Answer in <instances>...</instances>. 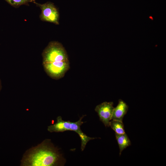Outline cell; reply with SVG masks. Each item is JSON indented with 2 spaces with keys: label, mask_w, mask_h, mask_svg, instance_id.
<instances>
[{
  "label": "cell",
  "mask_w": 166,
  "mask_h": 166,
  "mask_svg": "<svg viewBox=\"0 0 166 166\" xmlns=\"http://www.w3.org/2000/svg\"><path fill=\"white\" fill-rule=\"evenodd\" d=\"M64 159L51 140L46 139L25 153L21 161L23 166H53L64 164Z\"/></svg>",
  "instance_id": "6da1fadb"
},
{
  "label": "cell",
  "mask_w": 166,
  "mask_h": 166,
  "mask_svg": "<svg viewBox=\"0 0 166 166\" xmlns=\"http://www.w3.org/2000/svg\"><path fill=\"white\" fill-rule=\"evenodd\" d=\"M84 117V116L83 115L78 121L76 122H72L69 121H64L61 116H58L57 118V122L54 124L48 126V130L51 132H62L66 131H72L76 132L81 138V149L83 151L89 140L96 138L88 136L81 129V126L85 122L82 121Z\"/></svg>",
  "instance_id": "7a4b0ae2"
},
{
  "label": "cell",
  "mask_w": 166,
  "mask_h": 166,
  "mask_svg": "<svg viewBox=\"0 0 166 166\" xmlns=\"http://www.w3.org/2000/svg\"><path fill=\"white\" fill-rule=\"evenodd\" d=\"M42 63L69 60L68 56L62 44L57 41L49 43L42 53Z\"/></svg>",
  "instance_id": "3957f363"
},
{
  "label": "cell",
  "mask_w": 166,
  "mask_h": 166,
  "mask_svg": "<svg viewBox=\"0 0 166 166\" xmlns=\"http://www.w3.org/2000/svg\"><path fill=\"white\" fill-rule=\"evenodd\" d=\"M42 65L47 75L55 80L63 77L69 68V60L43 63Z\"/></svg>",
  "instance_id": "277c9868"
},
{
  "label": "cell",
  "mask_w": 166,
  "mask_h": 166,
  "mask_svg": "<svg viewBox=\"0 0 166 166\" xmlns=\"http://www.w3.org/2000/svg\"><path fill=\"white\" fill-rule=\"evenodd\" d=\"M34 3L39 7L41 10L39 16L41 21L56 25L59 24V13L53 3L48 2L43 4H40L35 2Z\"/></svg>",
  "instance_id": "5b68a950"
},
{
  "label": "cell",
  "mask_w": 166,
  "mask_h": 166,
  "mask_svg": "<svg viewBox=\"0 0 166 166\" xmlns=\"http://www.w3.org/2000/svg\"><path fill=\"white\" fill-rule=\"evenodd\" d=\"M113 102H104L95 107V110L97 112L101 121L106 127L109 126L114 107Z\"/></svg>",
  "instance_id": "8992f818"
},
{
  "label": "cell",
  "mask_w": 166,
  "mask_h": 166,
  "mask_svg": "<svg viewBox=\"0 0 166 166\" xmlns=\"http://www.w3.org/2000/svg\"><path fill=\"white\" fill-rule=\"evenodd\" d=\"M128 107L126 103L121 99H119L117 106L114 108L111 120L122 121L123 118L126 114Z\"/></svg>",
  "instance_id": "52a82bcc"
},
{
  "label": "cell",
  "mask_w": 166,
  "mask_h": 166,
  "mask_svg": "<svg viewBox=\"0 0 166 166\" xmlns=\"http://www.w3.org/2000/svg\"><path fill=\"white\" fill-rule=\"evenodd\" d=\"M115 136L119 146L120 156L124 149L131 145V142L125 133L122 134L115 133Z\"/></svg>",
  "instance_id": "ba28073f"
},
{
  "label": "cell",
  "mask_w": 166,
  "mask_h": 166,
  "mask_svg": "<svg viewBox=\"0 0 166 166\" xmlns=\"http://www.w3.org/2000/svg\"><path fill=\"white\" fill-rule=\"evenodd\" d=\"M109 126L116 133L122 134L125 133L124 125L122 121L111 120L109 123Z\"/></svg>",
  "instance_id": "9c48e42d"
},
{
  "label": "cell",
  "mask_w": 166,
  "mask_h": 166,
  "mask_svg": "<svg viewBox=\"0 0 166 166\" xmlns=\"http://www.w3.org/2000/svg\"><path fill=\"white\" fill-rule=\"evenodd\" d=\"M9 4L12 6L18 8L22 5L29 6V3L33 2L34 3L35 0H5Z\"/></svg>",
  "instance_id": "30bf717a"
},
{
  "label": "cell",
  "mask_w": 166,
  "mask_h": 166,
  "mask_svg": "<svg viewBox=\"0 0 166 166\" xmlns=\"http://www.w3.org/2000/svg\"><path fill=\"white\" fill-rule=\"evenodd\" d=\"M2 88V83L1 80L0 79V92Z\"/></svg>",
  "instance_id": "8fae6325"
}]
</instances>
